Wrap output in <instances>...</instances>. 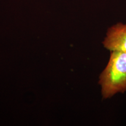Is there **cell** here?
Segmentation results:
<instances>
[{"label": "cell", "instance_id": "obj_1", "mask_svg": "<svg viewBox=\"0 0 126 126\" xmlns=\"http://www.w3.org/2000/svg\"><path fill=\"white\" fill-rule=\"evenodd\" d=\"M104 98L126 91V52L111 51L109 61L100 76Z\"/></svg>", "mask_w": 126, "mask_h": 126}, {"label": "cell", "instance_id": "obj_2", "mask_svg": "<svg viewBox=\"0 0 126 126\" xmlns=\"http://www.w3.org/2000/svg\"><path fill=\"white\" fill-rule=\"evenodd\" d=\"M103 43L111 51L126 52V25L119 23L110 28Z\"/></svg>", "mask_w": 126, "mask_h": 126}]
</instances>
